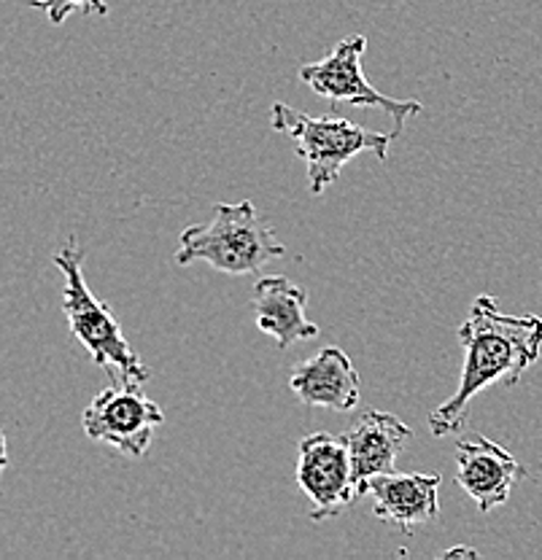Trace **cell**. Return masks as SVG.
I'll return each mask as SVG.
<instances>
[{"label":"cell","instance_id":"1","mask_svg":"<svg viewBox=\"0 0 542 560\" xmlns=\"http://www.w3.org/2000/svg\"><path fill=\"white\" fill-rule=\"evenodd\" d=\"M459 342L464 348L462 383L448 401L429 416L435 436L457 434L470 416V401L492 385L512 388L523 372L542 353L540 315H505L488 294L475 296L468 320L459 326Z\"/></svg>","mask_w":542,"mask_h":560},{"label":"cell","instance_id":"2","mask_svg":"<svg viewBox=\"0 0 542 560\" xmlns=\"http://www.w3.org/2000/svg\"><path fill=\"white\" fill-rule=\"evenodd\" d=\"M284 254L287 245L278 241L276 230L267 224L254 202H219L214 206L208 224L186 226L181 232L176 265L206 261L224 276H260Z\"/></svg>","mask_w":542,"mask_h":560},{"label":"cell","instance_id":"3","mask_svg":"<svg viewBox=\"0 0 542 560\" xmlns=\"http://www.w3.org/2000/svg\"><path fill=\"white\" fill-rule=\"evenodd\" d=\"M270 125L273 130L295 140L297 156L305 162L313 195H324L326 186L341 178L346 162H351L361 151H372L381 162L387 160L389 145L397 138L394 132L387 136V132L367 130L357 121L341 119V116L300 114L287 103H273Z\"/></svg>","mask_w":542,"mask_h":560},{"label":"cell","instance_id":"4","mask_svg":"<svg viewBox=\"0 0 542 560\" xmlns=\"http://www.w3.org/2000/svg\"><path fill=\"white\" fill-rule=\"evenodd\" d=\"M81 259H84V250L76 241L66 243L55 254V267L62 272V280H66L62 313H66L68 326H71L76 340L90 350V355L101 370L111 372L114 377L146 383L151 372L146 370L143 361L130 348V342L125 340L119 320L111 313V307L106 302L97 300L90 285H87Z\"/></svg>","mask_w":542,"mask_h":560},{"label":"cell","instance_id":"5","mask_svg":"<svg viewBox=\"0 0 542 560\" xmlns=\"http://www.w3.org/2000/svg\"><path fill=\"white\" fill-rule=\"evenodd\" d=\"M165 423V412L143 394L141 383L116 377L81 412L87 436L116 447L122 455L141 458L149 451L154 429Z\"/></svg>","mask_w":542,"mask_h":560},{"label":"cell","instance_id":"6","mask_svg":"<svg viewBox=\"0 0 542 560\" xmlns=\"http://www.w3.org/2000/svg\"><path fill=\"white\" fill-rule=\"evenodd\" d=\"M367 49L365 35H348L341 44L326 55L324 60L308 62L300 68V81L311 86L319 97L330 103H348L359 105V108H381L394 119V132H402L405 119L422 114V103L418 101H397L367 81L365 70H361V55Z\"/></svg>","mask_w":542,"mask_h":560},{"label":"cell","instance_id":"7","mask_svg":"<svg viewBox=\"0 0 542 560\" xmlns=\"http://www.w3.org/2000/svg\"><path fill=\"white\" fill-rule=\"evenodd\" d=\"M297 486L313 501V523L335 517L337 512H343L348 504L359 499L357 482H354L351 455H348L343 436L316 431V434H308L300 442Z\"/></svg>","mask_w":542,"mask_h":560},{"label":"cell","instance_id":"8","mask_svg":"<svg viewBox=\"0 0 542 560\" xmlns=\"http://www.w3.org/2000/svg\"><path fill=\"white\" fill-rule=\"evenodd\" d=\"M457 451V482L481 512L503 506L510 499L516 482L527 477L521 460L512 458L499 442L488 440V436L459 440Z\"/></svg>","mask_w":542,"mask_h":560},{"label":"cell","instance_id":"9","mask_svg":"<svg viewBox=\"0 0 542 560\" xmlns=\"http://www.w3.org/2000/svg\"><path fill=\"white\" fill-rule=\"evenodd\" d=\"M437 490H440V475H435V471L433 475H427V471L402 475L394 469L372 477L367 482L365 495H370L376 517L411 536L416 525L435 521L440 515Z\"/></svg>","mask_w":542,"mask_h":560},{"label":"cell","instance_id":"10","mask_svg":"<svg viewBox=\"0 0 542 560\" xmlns=\"http://www.w3.org/2000/svg\"><path fill=\"white\" fill-rule=\"evenodd\" d=\"M411 436V425L402 423L392 412L365 410L351 420V425L343 434V442H346L348 455H351L354 482H357L359 495H365L367 482L372 477L394 471L397 455Z\"/></svg>","mask_w":542,"mask_h":560},{"label":"cell","instance_id":"11","mask_svg":"<svg viewBox=\"0 0 542 560\" xmlns=\"http://www.w3.org/2000/svg\"><path fill=\"white\" fill-rule=\"evenodd\" d=\"M289 388L305 407L348 412L359 405V375L346 350L330 346L295 364Z\"/></svg>","mask_w":542,"mask_h":560},{"label":"cell","instance_id":"12","mask_svg":"<svg viewBox=\"0 0 542 560\" xmlns=\"http://www.w3.org/2000/svg\"><path fill=\"white\" fill-rule=\"evenodd\" d=\"M252 307L256 315V326L265 335L278 342V348L287 350L297 340H313L319 337V326L308 320V291L302 285L291 283L284 276H256L252 291Z\"/></svg>","mask_w":542,"mask_h":560},{"label":"cell","instance_id":"13","mask_svg":"<svg viewBox=\"0 0 542 560\" xmlns=\"http://www.w3.org/2000/svg\"><path fill=\"white\" fill-rule=\"evenodd\" d=\"M33 9L46 11L51 25H62L73 11H84V14L108 16L106 0H31Z\"/></svg>","mask_w":542,"mask_h":560},{"label":"cell","instance_id":"14","mask_svg":"<svg viewBox=\"0 0 542 560\" xmlns=\"http://www.w3.org/2000/svg\"><path fill=\"white\" fill-rule=\"evenodd\" d=\"M451 556H470V558H475L477 552H475V550H462V547H457V550H448V552H442V558H451Z\"/></svg>","mask_w":542,"mask_h":560}]
</instances>
